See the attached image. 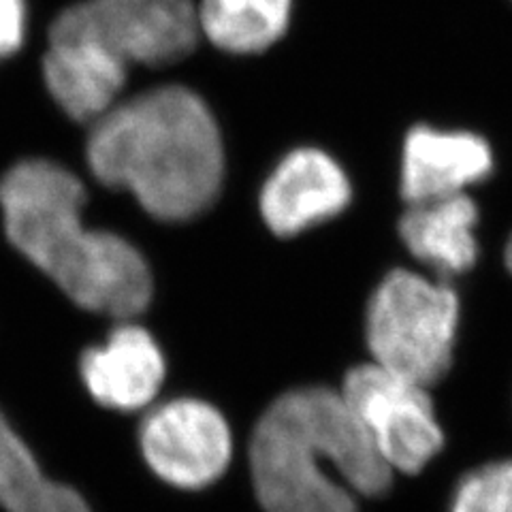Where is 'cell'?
<instances>
[{"mask_svg":"<svg viewBox=\"0 0 512 512\" xmlns=\"http://www.w3.org/2000/svg\"><path fill=\"white\" fill-rule=\"evenodd\" d=\"M86 160L101 184L131 192L165 222L201 216L224 180V146L212 109L178 84L120 101L92 122Z\"/></svg>","mask_w":512,"mask_h":512,"instance_id":"6da1fadb","label":"cell"},{"mask_svg":"<svg viewBox=\"0 0 512 512\" xmlns=\"http://www.w3.org/2000/svg\"><path fill=\"white\" fill-rule=\"evenodd\" d=\"M84 205V184L54 160H22L0 180V210L13 248L79 308L133 318L152 299L150 267L124 237L84 227Z\"/></svg>","mask_w":512,"mask_h":512,"instance_id":"7a4b0ae2","label":"cell"},{"mask_svg":"<svg viewBox=\"0 0 512 512\" xmlns=\"http://www.w3.org/2000/svg\"><path fill=\"white\" fill-rule=\"evenodd\" d=\"M248 463L265 512H359L357 495L389 491L393 472L327 387L286 391L254 425Z\"/></svg>","mask_w":512,"mask_h":512,"instance_id":"3957f363","label":"cell"},{"mask_svg":"<svg viewBox=\"0 0 512 512\" xmlns=\"http://www.w3.org/2000/svg\"><path fill=\"white\" fill-rule=\"evenodd\" d=\"M459 299L440 278L389 271L365 312V340L376 365L416 384H436L453 363Z\"/></svg>","mask_w":512,"mask_h":512,"instance_id":"277c9868","label":"cell"},{"mask_svg":"<svg viewBox=\"0 0 512 512\" xmlns=\"http://www.w3.org/2000/svg\"><path fill=\"white\" fill-rule=\"evenodd\" d=\"M425 389L376 363L357 365L344 378V402L391 472L419 474L442 451L444 434Z\"/></svg>","mask_w":512,"mask_h":512,"instance_id":"5b68a950","label":"cell"},{"mask_svg":"<svg viewBox=\"0 0 512 512\" xmlns=\"http://www.w3.org/2000/svg\"><path fill=\"white\" fill-rule=\"evenodd\" d=\"M137 440L150 472L182 491H201L218 483L233 461L227 416L199 397L152 404L139 423Z\"/></svg>","mask_w":512,"mask_h":512,"instance_id":"8992f818","label":"cell"},{"mask_svg":"<svg viewBox=\"0 0 512 512\" xmlns=\"http://www.w3.org/2000/svg\"><path fill=\"white\" fill-rule=\"evenodd\" d=\"M56 22L96 39L128 67L180 62L201 35L192 0H82Z\"/></svg>","mask_w":512,"mask_h":512,"instance_id":"52a82bcc","label":"cell"},{"mask_svg":"<svg viewBox=\"0 0 512 512\" xmlns=\"http://www.w3.org/2000/svg\"><path fill=\"white\" fill-rule=\"evenodd\" d=\"M352 197L346 171L318 148L288 152L263 184L259 207L271 233L293 237L342 214Z\"/></svg>","mask_w":512,"mask_h":512,"instance_id":"ba28073f","label":"cell"},{"mask_svg":"<svg viewBox=\"0 0 512 512\" xmlns=\"http://www.w3.org/2000/svg\"><path fill=\"white\" fill-rule=\"evenodd\" d=\"M128 64L84 32L62 26L50 28V47L43 58L47 92L64 114L92 124L120 103Z\"/></svg>","mask_w":512,"mask_h":512,"instance_id":"9c48e42d","label":"cell"},{"mask_svg":"<svg viewBox=\"0 0 512 512\" xmlns=\"http://www.w3.org/2000/svg\"><path fill=\"white\" fill-rule=\"evenodd\" d=\"M79 376L99 406L114 412H143L163 389L167 361L148 329L118 323L103 344L84 352Z\"/></svg>","mask_w":512,"mask_h":512,"instance_id":"30bf717a","label":"cell"},{"mask_svg":"<svg viewBox=\"0 0 512 512\" xmlns=\"http://www.w3.org/2000/svg\"><path fill=\"white\" fill-rule=\"evenodd\" d=\"M493 173V150L476 133L442 131L434 126H414L402 148L404 201L421 203L463 195Z\"/></svg>","mask_w":512,"mask_h":512,"instance_id":"8fae6325","label":"cell"},{"mask_svg":"<svg viewBox=\"0 0 512 512\" xmlns=\"http://www.w3.org/2000/svg\"><path fill=\"white\" fill-rule=\"evenodd\" d=\"M478 207L466 192L410 203L399 218V237L416 261L436 278L466 274L478 259Z\"/></svg>","mask_w":512,"mask_h":512,"instance_id":"7c38bea8","label":"cell"},{"mask_svg":"<svg viewBox=\"0 0 512 512\" xmlns=\"http://www.w3.org/2000/svg\"><path fill=\"white\" fill-rule=\"evenodd\" d=\"M0 508L7 512H92L84 495L47 476L0 412Z\"/></svg>","mask_w":512,"mask_h":512,"instance_id":"4fadbf2b","label":"cell"},{"mask_svg":"<svg viewBox=\"0 0 512 512\" xmlns=\"http://www.w3.org/2000/svg\"><path fill=\"white\" fill-rule=\"evenodd\" d=\"M201 35L229 54H261L284 37L293 0H199Z\"/></svg>","mask_w":512,"mask_h":512,"instance_id":"5bb4252c","label":"cell"},{"mask_svg":"<svg viewBox=\"0 0 512 512\" xmlns=\"http://www.w3.org/2000/svg\"><path fill=\"white\" fill-rule=\"evenodd\" d=\"M451 512H512V459L491 461L463 476Z\"/></svg>","mask_w":512,"mask_h":512,"instance_id":"9a60e30c","label":"cell"},{"mask_svg":"<svg viewBox=\"0 0 512 512\" xmlns=\"http://www.w3.org/2000/svg\"><path fill=\"white\" fill-rule=\"evenodd\" d=\"M26 39V0H0V58L22 50Z\"/></svg>","mask_w":512,"mask_h":512,"instance_id":"2e32d148","label":"cell"},{"mask_svg":"<svg viewBox=\"0 0 512 512\" xmlns=\"http://www.w3.org/2000/svg\"><path fill=\"white\" fill-rule=\"evenodd\" d=\"M504 261H506V267H508V271H510V274H512V235H510L508 244H506V250H504Z\"/></svg>","mask_w":512,"mask_h":512,"instance_id":"e0dca14e","label":"cell"}]
</instances>
